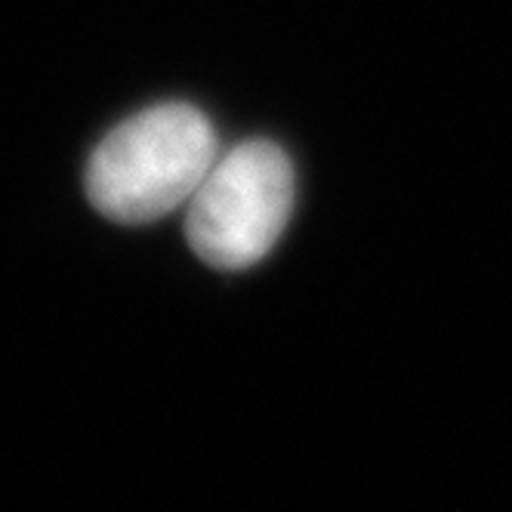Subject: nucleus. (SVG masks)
<instances>
[{
  "instance_id": "obj_1",
  "label": "nucleus",
  "mask_w": 512,
  "mask_h": 512,
  "mask_svg": "<svg viewBox=\"0 0 512 512\" xmlns=\"http://www.w3.org/2000/svg\"><path fill=\"white\" fill-rule=\"evenodd\" d=\"M219 158V136L204 112L164 102L127 118L87 161V198L112 223L145 226L189 204Z\"/></svg>"
},
{
  "instance_id": "obj_2",
  "label": "nucleus",
  "mask_w": 512,
  "mask_h": 512,
  "mask_svg": "<svg viewBox=\"0 0 512 512\" xmlns=\"http://www.w3.org/2000/svg\"><path fill=\"white\" fill-rule=\"evenodd\" d=\"M294 201L297 176L281 145L269 139L238 142L213 161L189 198V247L210 269H250L281 238Z\"/></svg>"
}]
</instances>
